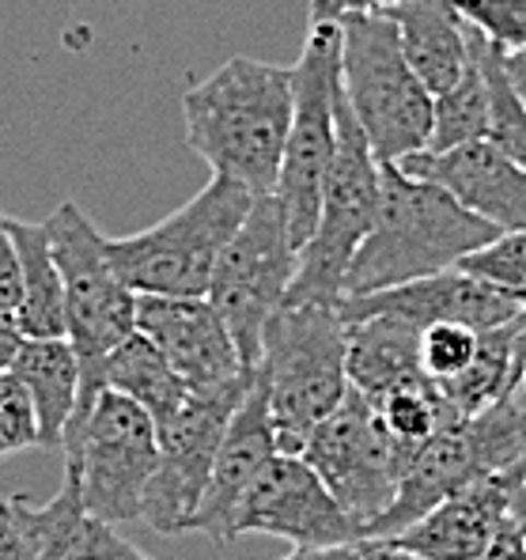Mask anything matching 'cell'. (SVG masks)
Here are the masks:
<instances>
[{
  "instance_id": "cell-12",
  "label": "cell",
  "mask_w": 526,
  "mask_h": 560,
  "mask_svg": "<svg viewBox=\"0 0 526 560\" xmlns=\"http://www.w3.org/2000/svg\"><path fill=\"white\" fill-rule=\"evenodd\" d=\"M300 458L323 477V485L360 526V534H367V526L394 504L398 455L375 406L352 386L341 406L311 432Z\"/></svg>"
},
{
  "instance_id": "cell-4",
  "label": "cell",
  "mask_w": 526,
  "mask_h": 560,
  "mask_svg": "<svg viewBox=\"0 0 526 560\" xmlns=\"http://www.w3.org/2000/svg\"><path fill=\"white\" fill-rule=\"evenodd\" d=\"M349 329L341 311L326 303H284L266 326L258 360V383L281 455H300L311 432L349 394Z\"/></svg>"
},
{
  "instance_id": "cell-42",
  "label": "cell",
  "mask_w": 526,
  "mask_h": 560,
  "mask_svg": "<svg viewBox=\"0 0 526 560\" xmlns=\"http://www.w3.org/2000/svg\"><path fill=\"white\" fill-rule=\"evenodd\" d=\"M512 523L526 534V481L515 489V497H512Z\"/></svg>"
},
{
  "instance_id": "cell-24",
  "label": "cell",
  "mask_w": 526,
  "mask_h": 560,
  "mask_svg": "<svg viewBox=\"0 0 526 560\" xmlns=\"http://www.w3.org/2000/svg\"><path fill=\"white\" fill-rule=\"evenodd\" d=\"M372 406L394 443L398 474H401V466L432 440V435L447 432V428H455L466 420L455 409V401L440 390V383H432L429 375H421V378H413V383L398 386V390L383 394V398L372 401Z\"/></svg>"
},
{
  "instance_id": "cell-21",
  "label": "cell",
  "mask_w": 526,
  "mask_h": 560,
  "mask_svg": "<svg viewBox=\"0 0 526 560\" xmlns=\"http://www.w3.org/2000/svg\"><path fill=\"white\" fill-rule=\"evenodd\" d=\"M349 352L344 372L349 386L364 394L367 401H379L383 394L421 378V329L390 315H372L349 323Z\"/></svg>"
},
{
  "instance_id": "cell-29",
  "label": "cell",
  "mask_w": 526,
  "mask_h": 560,
  "mask_svg": "<svg viewBox=\"0 0 526 560\" xmlns=\"http://www.w3.org/2000/svg\"><path fill=\"white\" fill-rule=\"evenodd\" d=\"M489 133V98L478 65L470 61L466 77L443 95H432V140L424 152H451V148L474 144Z\"/></svg>"
},
{
  "instance_id": "cell-41",
  "label": "cell",
  "mask_w": 526,
  "mask_h": 560,
  "mask_svg": "<svg viewBox=\"0 0 526 560\" xmlns=\"http://www.w3.org/2000/svg\"><path fill=\"white\" fill-rule=\"evenodd\" d=\"M504 69H507V80H512V88L519 92V98L526 103V46L515 49V54H504Z\"/></svg>"
},
{
  "instance_id": "cell-35",
  "label": "cell",
  "mask_w": 526,
  "mask_h": 560,
  "mask_svg": "<svg viewBox=\"0 0 526 560\" xmlns=\"http://www.w3.org/2000/svg\"><path fill=\"white\" fill-rule=\"evenodd\" d=\"M0 560H31V534L20 497L0 500Z\"/></svg>"
},
{
  "instance_id": "cell-1",
  "label": "cell",
  "mask_w": 526,
  "mask_h": 560,
  "mask_svg": "<svg viewBox=\"0 0 526 560\" xmlns=\"http://www.w3.org/2000/svg\"><path fill=\"white\" fill-rule=\"evenodd\" d=\"M292 110V69L258 57H227L183 95V133L212 175L269 197L281 175Z\"/></svg>"
},
{
  "instance_id": "cell-15",
  "label": "cell",
  "mask_w": 526,
  "mask_h": 560,
  "mask_svg": "<svg viewBox=\"0 0 526 560\" xmlns=\"http://www.w3.org/2000/svg\"><path fill=\"white\" fill-rule=\"evenodd\" d=\"M341 311V323H360V318L372 315H390L401 323L424 329L435 323H458L470 329H492L504 326L512 318L526 315L523 300L512 292H500V288L484 284V280L463 273V269H447V273L409 280L398 288H383L372 295H349V300L337 303Z\"/></svg>"
},
{
  "instance_id": "cell-8",
  "label": "cell",
  "mask_w": 526,
  "mask_h": 560,
  "mask_svg": "<svg viewBox=\"0 0 526 560\" xmlns=\"http://www.w3.org/2000/svg\"><path fill=\"white\" fill-rule=\"evenodd\" d=\"M379 212V160L372 155L364 129L356 126L344 95L337 92V152L323 189V209L311 243L300 250L295 277L284 303H341L344 273L360 243L372 235Z\"/></svg>"
},
{
  "instance_id": "cell-28",
  "label": "cell",
  "mask_w": 526,
  "mask_h": 560,
  "mask_svg": "<svg viewBox=\"0 0 526 560\" xmlns=\"http://www.w3.org/2000/svg\"><path fill=\"white\" fill-rule=\"evenodd\" d=\"M470 61L478 65L484 98H489V133H484V140L496 144L504 155H512L519 167H526V103L507 80L504 49H496L470 27Z\"/></svg>"
},
{
  "instance_id": "cell-20",
  "label": "cell",
  "mask_w": 526,
  "mask_h": 560,
  "mask_svg": "<svg viewBox=\"0 0 526 560\" xmlns=\"http://www.w3.org/2000/svg\"><path fill=\"white\" fill-rule=\"evenodd\" d=\"M401 54L432 95L455 88L470 69V27L451 0H401L390 8Z\"/></svg>"
},
{
  "instance_id": "cell-36",
  "label": "cell",
  "mask_w": 526,
  "mask_h": 560,
  "mask_svg": "<svg viewBox=\"0 0 526 560\" xmlns=\"http://www.w3.org/2000/svg\"><path fill=\"white\" fill-rule=\"evenodd\" d=\"M386 557H390V541L360 538V541H344V546L292 549V553L281 560H386Z\"/></svg>"
},
{
  "instance_id": "cell-2",
  "label": "cell",
  "mask_w": 526,
  "mask_h": 560,
  "mask_svg": "<svg viewBox=\"0 0 526 560\" xmlns=\"http://www.w3.org/2000/svg\"><path fill=\"white\" fill-rule=\"evenodd\" d=\"M496 235L500 228L458 205L447 189L406 175L398 163H379V212L344 273L341 300L447 273Z\"/></svg>"
},
{
  "instance_id": "cell-18",
  "label": "cell",
  "mask_w": 526,
  "mask_h": 560,
  "mask_svg": "<svg viewBox=\"0 0 526 560\" xmlns=\"http://www.w3.org/2000/svg\"><path fill=\"white\" fill-rule=\"evenodd\" d=\"M515 489L519 481L512 474L478 477L443 500L421 523L409 526L406 534L390 538V546L421 560H481L496 530L512 515Z\"/></svg>"
},
{
  "instance_id": "cell-13",
  "label": "cell",
  "mask_w": 526,
  "mask_h": 560,
  "mask_svg": "<svg viewBox=\"0 0 526 560\" xmlns=\"http://www.w3.org/2000/svg\"><path fill=\"white\" fill-rule=\"evenodd\" d=\"M235 534H273L292 541V549L344 546L360 541V526L334 500L300 455H277L246 489L235 512Z\"/></svg>"
},
{
  "instance_id": "cell-16",
  "label": "cell",
  "mask_w": 526,
  "mask_h": 560,
  "mask_svg": "<svg viewBox=\"0 0 526 560\" xmlns=\"http://www.w3.org/2000/svg\"><path fill=\"white\" fill-rule=\"evenodd\" d=\"M277 455H281V447H277L273 420H269L266 386L254 375L246 398L239 401L232 420H227V432H224V440H220L217 458H212L209 485H204L201 504H197V512L190 518V530L209 534L217 546H232V541L239 538V534H235L239 500Z\"/></svg>"
},
{
  "instance_id": "cell-39",
  "label": "cell",
  "mask_w": 526,
  "mask_h": 560,
  "mask_svg": "<svg viewBox=\"0 0 526 560\" xmlns=\"http://www.w3.org/2000/svg\"><path fill=\"white\" fill-rule=\"evenodd\" d=\"M481 560H526V534L512 523V515L496 530V538H492V546L484 549Z\"/></svg>"
},
{
  "instance_id": "cell-23",
  "label": "cell",
  "mask_w": 526,
  "mask_h": 560,
  "mask_svg": "<svg viewBox=\"0 0 526 560\" xmlns=\"http://www.w3.org/2000/svg\"><path fill=\"white\" fill-rule=\"evenodd\" d=\"M4 228L12 235L23 269V303L15 311V326H20V334L27 341L65 337V288H61V269L54 261L46 224L4 217Z\"/></svg>"
},
{
  "instance_id": "cell-9",
  "label": "cell",
  "mask_w": 526,
  "mask_h": 560,
  "mask_svg": "<svg viewBox=\"0 0 526 560\" xmlns=\"http://www.w3.org/2000/svg\"><path fill=\"white\" fill-rule=\"evenodd\" d=\"M295 261H300V250L292 246L281 205L269 194L250 205L243 228L212 269L204 300L220 311V318L232 329V341L250 375L258 372L269 318L288 300Z\"/></svg>"
},
{
  "instance_id": "cell-27",
  "label": "cell",
  "mask_w": 526,
  "mask_h": 560,
  "mask_svg": "<svg viewBox=\"0 0 526 560\" xmlns=\"http://www.w3.org/2000/svg\"><path fill=\"white\" fill-rule=\"evenodd\" d=\"M466 443L478 463L481 477L492 474H512L526 455V394L523 386L507 390L481 413L463 420Z\"/></svg>"
},
{
  "instance_id": "cell-7",
  "label": "cell",
  "mask_w": 526,
  "mask_h": 560,
  "mask_svg": "<svg viewBox=\"0 0 526 560\" xmlns=\"http://www.w3.org/2000/svg\"><path fill=\"white\" fill-rule=\"evenodd\" d=\"M292 88L295 110L273 197L288 220L292 246L303 250L318 228L323 189L337 152V92H341V31L337 23H311L307 46L292 65Z\"/></svg>"
},
{
  "instance_id": "cell-3",
  "label": "cell",
  "mask_w": 526,
  "mask_h": 560,
  "mask_svg": "<svg viewBox=\"0 0 526 560\" xmlns=\"http://www.w3.org/2000/svg\"><path fill=\"white\" fill-rule=\"evenodd\" d=\"M54 261L65 288V341L80 364V394L61 447L84 428L98 394L106 390L103 368L121 341L137 334V292L118 277L106 254V238L95 232L80 205L61 201L46 220Z\"/></svg>"
},
{
  "instance_id": "cell-6",
  "label": "cell",
  "mask_w": 526,
  "mask_h": 560,
  "mask_svg": "<svg viewBox=\"0 0 526 560\" xmlns=\"http://www.w3.org/2000/svg\"><path fill=\"white\" fill-rule=\"evenodd\" d=\"M258 197L232 178L212 175L183 209L126 238H106L118 277L137 295H204L220 254L243 228Z\"/></svg>"
},
{
  "instance_id": "cell-14",
  "label": "cell",
  "mask_w": 526,
  "mask_h": 560,
  "mask_svg": "<svg viewBox=\"0 0 526 560\" xmlns=\"http://www.w3.org/2000/svg\"><path fill=\"white\" fill-rule=\"evenodd\" d=\"M137 334L163 352L190 394L250 383L232 329L204 295H137Z\"/></svg>"
},
{
  "instance_id": "cell-31",
  "label": "cell",
  "mask_w": 526,
  "mask_h": 560,
  "mask_svg": "<svg viewBox=\"0 0 526 560\" xmlns=\"http://www.w3.org/2000/svg\"><path fill=\"white\" fill-rule=\"evenodd\" d=\"M481 329L458 326V323H435L421 329V372L432 383H451L463 375L478 357Z\"/></svg>"
},
{
  "instance_id": "cell-38",
  "label": "cell",
  "mask_w": 526,
  "mask_h": 560,
  "mask_svg": "<svg viewBox=\"0 0 526 560\" xmlns=\"http://www.w3.org/2000/svg\"><path fill=\"white\" fill-rule=\"evenodd\" d=\"M401 0H311V23L330 20L337 23L341 15H360V12H390Z\"/></svg>"
},
{
  "instance_id": "cell-44",
  "label": "cell",
  "mask_w": 526,
  "mask_h": 560,
  "mask_svg": "<svg viewBox=\"0 0 526 560\" xmlns=\"http://www.w3.org/2000/svg\"><path fill=\"white\" fill-rule=\"evenodd\" d=\"M519 386H523V394H526V364H523V378H519Z\"/></svg>"
},
{
  "instance_id": "cell-37",
  "label": "cell",
  "mask_w": 526,
  "mask_h": 560,
  "mask_svg": "<svg viewBox=\"0 0 526 560\" xmlns=\"http://www.w3.org/2000/svg\"><path fill=\"white\" fill-rule=\"evenodd\" d=\"M84 560H148L144 553H137V546H129L114 526L92 518V534H87V549Z\"/></svg>"
},
{
  "instance_id": "cell-5",
  "label": "cell",
  "mask_w": 526,
  "mask_h": 560,
  "mask_svg": "<svg viewBox=\"0 0 526 560\" xmlns=\"http://www.w3.org/2000/svg\"><path fill=\"white\" fill-rule=\"evenodd\" d=\"M341 31V95L379 163H401L432 140V92L401 54L390 12L337 20Z\"/></svg>"
},
{
  "instance_id": "cell-30",
  "label": "cell",
  "mask_w": 526,
  "mask_h": 560,
  "mask_svg": "<svg viewBox=\"0 0 526 560\" xmlns=\"http://www.w3.org/2000/svg\"><path fill=\"white\" fill-rule=\"evenodd\" d=\"M455 269L484 280V284L500 288V292L526 295V232H500L489 246L474 250Z\"/></svg>"
},
{
  "instance_id": "cell-17",
  "label": "cell",
  "mask_w": 526,
  "mask_h": 560,
  "mask_svg": "<svg viewBox=\"0 0 526 560\" xmlns=\"http://www.w3.org/2000/svg\"><path fill=\"white\" fill-rule=\"evenodd\" d=\"M398 167L447 189L458 205L500 232H526V167L489 140H474L451 152H413Z\"/></svg>"
},
{
  "instance_id": "cell-10",
  "label": "cell",
  "mask_w": 526,
  "mask_h": 560,
  "mask_svg": "<svg viewBox=\"0 0 526 560\" xmlns=\"http://www.w3.org/2000/svg\"><path fill=\"white\" fill-rule=\"evenodd\" d=\"M65 469H72L84 497V512L114 526L141 523L144 489L160 463L155 424L137 401L118 390H103L84 428L61 447Z\"/></svg>"
},
{
  "instance_id": "cell-40",
  "label": "cell",
  "mask_w": 526,
  "mask_h": 560,
  "mask_svg": "<svg viewBox=\"0 0 526 560\" xmlns=\"http://www.w3.org/2000/svg\"><path fill=\"white\" fill-rule=\"evenodd\" d=\"M23 341H27V337H23L20 326H15V315H0V372L12 368V360Z\"/></svg>"
},
{
  "instance_id": "cell-32",
  "label": "cell",
  "mask_w": 526,
  "mask_h": 560,
  "mask_svg": "<svg viewBox=\"0 0 526 560\" xmlns=\"http://www.w3.org/2000/svg\"><path fill=\"white\" fill-rule=\"evenodd\" d=\"M451 4L466 27H474L504 54L526 46V0H451Z\"/></svg>"
},
{
  "instance_id": "cell-19",
  "label": "cell",
  "mask_w": 526,
  "mask_h": 560,
  "mask_svg": "<svg viewBox=\"0 0 526 560\" xmlns=\"http://www.w3.org/2000/svg\"><path fill=\"white\" fill-rule=\"evenodd\" d=\"M481 469L470 455L463 424L447 428V432L432 435L398 474V492L394 504L367 526L364 538L390 541L398 534H406L413 523H421L424 515L435 512L447 497H455L458 489H466L470 481H478Z\"/></svg>"
},
{
  "instance_id": "cell-22",
  "label": "cell",
  "mask_w": 526,
  "mask_h": 560,
  "mask_svg": "<svg viewBox=\"0 0 526 560\" xmlns=\"http://www.w3.org/2000/svg\"><path fill=\"white\" fill-rule=\"evenodd\" d=\"M8 372L20 378V386L31 398L38 420V447L61 451L65 428H69L80 394V364L72 345L65 337L23 341Z\"/></svg>"
},
{
  "instance_id": "cell-33",
  "label": "cell",
  "mask_w": 526,
  "mask_h": 560,
  "mask_svg": "<svg viewBox=\"0 0 526 560\" xmlns=\"http://www.w3.org/2000/svg\"><path fill=\"white\" fill-rule=\"evenodd\" d=\"M38 447V420L27 390L12 372H0V455Z\"/></svg>"
},
{
  "instance_id": "cell-34",
  "label": "cell",
  "mask_w": 526,
  "mask_h": 560,
  "mask_svg": "<svg viewBox=\"0 0 526 560\" xmlns=\"http://www.w3.org/2000/svg\"><path fill=\"white\" fill-rule=\"evenodd\" d=\"M20 303H23L20 254H15V243L4 228V217H0V315H15Z\"/></svg>"
},
{
  "instance_id": "cell-25",
  "label": "cell",
  "mask_w": 526,
  "mask_h": 560,
  "mask_svg": "<svg viewBox=\"0 0 526 560\" xmlns=\"http://www.w3.org/2000/svg\"><path fill=\"white\" fill-rule=\"evenodd\" d=\"M103 378H106V390H118L129 401H137L152 417V424L167 413H175L186 401V394H190L183 386V378L175 375V368L163 360V352L144 334H133L129 341H121L110 352Z\"/></svg>"
},
{
  "instance_id": "cell-43",
  "label": "cell",
  "mask_w": 526,
  "mask_h": 560,
  "mask_svg": "<svg viewBox=\"0 0 526 560\" xmlns=\"http://www.w3.org/2000/svg\"><path fill=\"white\" fill-rule=\"evenodd\" d=\"M386 560H421V557H413V553H401V549H394V546H390V557H386Z\"/></svg>"
},
{
  "instance_id": "cell-26",
  "label": "cell",
  "mask_w": 526,
  "mask_h": 560,
  "mask_svg": "<svg viewBox=\"0 0 526 560\" xmlns=\"http://www.w3.org/2000/svg\"><path fill=\"white\" fill-rule=\"evenodd\" d=\"M20 508L31 534V560H84L92 515L84 512V497L72 469H65L61 492L46 508H31L27 497H20Z\"/></svg>"
},
{
  "instance_id": "cell-11",
  "label": "cell",
  "mask_w": 526,
  "mask_h": 560,
  "mask_svg": "<svg viewBox=\"0 0 526 560\" xmlns=\"http://www.w3.org/2000/svg\"><path fill=\"white\" fill-rule=\"evenodd\" d=\"M254 383V378H250ZM246 386L212 394H186V401L155 420V443H160V463L144 489L141 523L155 534H183L190 530V518L201 504V492L209 485L212 458L227 432V420L246 398Z\"/></svg>"
}]
</instances>
